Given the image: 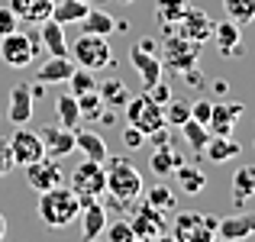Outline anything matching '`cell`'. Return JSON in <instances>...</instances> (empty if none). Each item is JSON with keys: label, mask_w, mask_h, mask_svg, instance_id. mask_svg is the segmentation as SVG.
Segmentation results:
<instances>
[{"label": "cell", "mask_w": 255, "mask_h": 242, "mask_svg": "<svg viewBox=\"0 0 255 242\" xmlns=\"http://www.w3.org/2000/svg\"><path fill=\"white\" fill-rule=\"evenodd\" d=\"M223 10H226V19L246 26L255 19V0H223Z\"/></svg>", "instance_id": "cell-32"}, {"label": "cell", "mask_w": 255, "mask_h": 242, "mask_svg": "<svg viewBox=\"0 0 255 242\" xmlns=\"http://www.w3.org/2000/svg\"><path fill=\"white\" fill-rule=\"evenodd\" d=\"M23 168H26V184H29L36 194L62 184V168H58V161L52 155H42V158L29 161V165H23Z\"/></svg>", "instance_id": "cell-10"}, {"label": "cell", "mask_w": 255, "mask_h": 242, "mask_svg": "<svg viewBox=\"0 0 255 242\" xmlns=\"http://www.w3.org/2000/svg\"><path fill=\"white\" fill-rule=\"evenodd\" d=\"M204 155L210 161H230L239 155V145L230 136H210V142L204 145Z\"/></svg>", "instance_id": "cell-30"}, {"label": "cell", "mask_w": 255, "mask_h": 242, "mask_svg": "<svg viewBox=\"0 0 255 242\" xmlns=\"http://www.w3.org/2000/svg\"><path fill=\"white\" fill-rule=\"evenodd\" d=\"M181 132H184V139H187V145H191L194 152H204V145L210 142V129H207L204 123H197V120H187V123H181Z\"/></svg>", "instance_id": "cell-34"}, {"label": "cell", "mask_w": 255, "mask_h": 242, "mask_svg": "<svg viewBox=\"0 0 255 242\" xmlns=\"http://www.w3.org/2000/svg\"><path fill=\"white\" fill-rule=\"evenodd\" d=\"M39 139H42L45 145V155L52 158H65L75 152V129H68V126L55 123V126H42L39 129Z\"/></svg>", "instance_id": "cell-12"}, {"label": "cell", "mask_w": 255, "mask_h": 242, "mask_svg": "<svg viewBox=\"0 0 255 242\" xmlns=\"http://www.w3.org/2000/svg\"><path fill=\"white\" fill-rule=\"evenodd\" d=\"M91 242H97V239H91Z\"/></svg>", "instance_id": "cell-50"}, {"label": "cell", "mask_w": 255, "mask_h": 242, "mask_svg": "<svg viewBox=\"0 0 255 242\" xmlns=\"http://www.w3.org/2000/svg\"><path fill=\"white\" fill-rule=\"evenodd\" d=\"M129 62H132V68L139 71V78H142V91H145V87H152L155 81L165 78L162 58L155 55V39L132 42V45H129Z\"/></svg>", "instance_id": "cell-8"}, {"label": "cell", "mask_w": 255, "mask_h": 242, "mask_svg": "<svg viewBox=\"0 0 255 242\" xmlns=\"http://www.w3.org/2000/svg\"><path fill=\"white\" fill-rule=\"evenodd\" d=\"M104 165H107L104 171H107V191H110V197H117L120 204H132V200L142 197L145 184H142V174H139V168L132 161L107 155Z\"/></svg>", "instance_id": "cell-2"}, {"label": "cell", "mask_w": 255, "mask_h": 242, "mask_svg": "<svg viewBox=\"0 0 255 242\" xmlns=\"http://www.w3.org/2000/svg\"><path fill=\"white\" fill-rule=\"evenodd\" d=\"M97 94L104 100V107H126L129 104V87L123 84L120 78H107V81H97Z\"/></svg>", "instance_id": "cell-24"}, {"label": "cell", "mask_w": 255, "mask_h": 242, "mask_svg": "<svg viewBox=\"0 0 255 242\" xmlns=\"http://www.w3.org/2000/svg\"><path fill=\"white\" fill-rule=\"evenodd\" d=\"M210 39H217V49L223 52V55H230V58L243 55V32H239V23H233V19L213 23Z\"/></svg>", "instance_id": "cell-18"}, {"label": "cell", "mask_w": 255, "mask_h": 242, "mask_svg": "<svg viewBox=\"0 0 255 242\" xmlns=\"http://www.w3.org/2000/svg\"><path fill=\"white\" fill-rule=\"evenodd\" d=\"M19 26V16L10 10V6H0V36H10V32H16Z\"/></svg>", "instance_id": "cell-42"}, {"label": "cell", "mask_w": 255, "mask_h": 242, "mask_svg": "<svg viewBox=\"0 0 255 242\" xmlns=\"http://www.w3.org/2000/svg\"><path fill=\"white\" fill-rule=\"evenodd\" d=\"M104 236H107V242H132V239H136V233H132L129 220H113V223L107 220Z\"/></svg>", "instance_id": "cell-39"}, {"label": "cell", "mask_w": 255, "mask_h": 242, "mask_svg": "<svg viewBox=\"0 0 255 242\" xmlns=\"http://www.w3.org/2000/svg\"><path fill=\"white\" fill-rule=\"evenodd\" d=\"M187 120H191V100H174L171 97L165 104V123L181 129V123H187Z\"/></svg>", "instance_id": "cell-37"}, {"label": "cell", "mask_w": 255, "mask_h": 242, "mask_svg": "<svg viewBox=\"0 0 255 242\" xmlns=\"http://www.w3.org/2000/svg\"><path fill=\"white\" fill-rule=\"evenodd\" d=\"M117 29V19L110 16L107 10H87L81 16V32H91V36H110V32Z\"/></svg>", "instance_id": "cell-27"}, {"label": "cell", "mask_w": 255, "mask_h": 242, "mask_svg": "<svg viewBox=\"0 0 255 242\" xmlns=\"http://www.w3.org/2000/svg\"><path fill=\"white\" fill-rule=\"evenodd\" d=\"M249 197H255V165H243L233 174V200L243 207Z\"/></svg>", "instance_id": "cell-28"}, {"label": "cell", "mask_w": 255, "mask_h": 242, "mask_svg": "<svg viewBox=\"0 0 255 242\" xmlns=\"http://www.w3.org/2000/svg\"><path fill=\"white\" fill-rule=\"evenodd\" d=\"M91 10V3L87 0H55L52 3V19L55 23H62V26H68V23H81V16Z\"/></svg>", "instance_id": "cell-25"}, {"label": "cell", "mask_w": 255, "mask_h": 242, "mask_svg": "<svg viewBox=\"0 0 255 242\" xmlns=\"http://www.w3.org/2000/svg\"><path fill=\"white\" fill-rule=\"evenodd\" d=\"M210 110H213V100H194L191 104V117L204 126H207V120H210Z\"/></svg>", "instance_id": "cell-44"}, {"label": "cell", "mask_w": 255, "mask_h": 242, "mask_svg": "<svg viewBox=\"0 0 255 242\" xmlns=\"http://www.w3.org/2000/svg\"><path fill=\"white\" fill-rule=\"evenodd\" d=\"M187 10V0H155V16L162 26H174Z\"/></svg>", "instance_id": "cell-33"}, {"label": "cell", "mask_w": 255, "mask_h": 242, "mask_svg": "<svg viewBox=\"0 0 255 242\" xmlns=\"http://www.w3.org/2000/svg\"><path fill=\"white\" fill-rule=\"evenodd\" d=\"M239 117H243V104H213L207 129H210V136H230Z\"/></svg>", "instance_id": "cell-17"}, {"label": "cell", "mask_w": 255, "mask_h": 242, "mask_svg": "<svg viewBox=\"0 0 255 242\" xmlns=\"http://www.w3.org/2000/svg\"><path fill=\"white\" fill-rule=\"evenodd\" d=\"M174 200H178V197H174V191H171L168 184H155L149 191V197H145V204H152L155 210L165 213V210H171V207H174Z\"/></svg>", "instance_id": "cell-38"}, {"label": "cell", "mask_w": 255, "mask_h": 242, "mask_svg": "<svg viewBox=\"0 0 255 242\" xmlns=\"http://www.w3.org/2000/svg\"><path fill=\"white\" fill-rule=\"evenodd\" d=\"M78 213H81V197L65 184L49 187V191H42V197H39V220H42L49 230H65V226H71L78 220Z\"/></svg>", "instance_id": "cell-1"}, {"label": "cell", "mask_w": 255, "mask_h": 242, "mask_svg": "<svg viewBox=\"0 0 255 242\" xmlns=\"http://www.w3.org/2000/svg\"><path fill=\"white\" fill-rule=\"evenodd\" d=\"M75 71V62L68 55H49V62L36 71V81L39 84H65Z\"/></svg>", "instance_id": "cell-20"}, {"label": "cell", "mask_w": 255, "mask_h": 242, "mask_svg": "<svg viewBox=\"0 0 255 242\" xmlns=\"http://www.w3.org/2000/svg\"><path fill=\"white\" fill-rule=\"evenodd\" d=\"M78 110H81V120H100L104 117V100H100L97 91L78 94Z\"/></svg>", "instance_id": "cell-36"}, {"label": "cell", "mask_w": 255, "mask_h": 242, "mask_svg": "<svg viewBox=\"0 0 255 242\" xmlns=\"http://www.w3.org/2000/svg\"><path fill=\"white\" fill-rule=\"evenodd\" d=\"M71 191L78 194L81 200H94L107 191V171H104V161H91L84 158L81 165L71 171Z\"/></svg>", "instance_id": "cell-7"}, {"label": "cell", "mask_w": 255, "mask_h": 242, "mask_svg": "<svg viewBox=\"0 0 255 242\" xmlns=\"http://www.w3.org/2000/svg\"><path fill=\"white\" fill-rule=\"evenodd\" d=\"M120 3H132V0H120Z\"/></svg>", "instance_id": "cell-48"}, {"label": "cell", "mask_w": 255, "mask_h": 242, "mask_svg": "<svg viewBox=\"0 0 255 242\" xmlns=\"http://www.w3.org/2000/svg\"><path fill=\"white\" fill-rule=\"evenodd\" d=\"M39 42L49 49V55H68V39H65V26L55 19H42L39 23Z\"/></svg>", "instance_id": "cell-21"}, {"label": "cell", "mask_w": 255, "mask_h": 242, "mask_svg": "<svg viewBox=\"0 0 255 242\" xmlns=\"http://www.w3.org/2000/svg\"><path fill=\"white\" fill-rule=\"evenodd\" d=\"M36 39L26 36V32H10V36H0V58H3L10 68H26L36 58Z\"/></svg>", "instance_id": "cell-9"}, {"label": "cell", "mask_w": 255, "mask_h": 242, "mask_svg": "<svg viewBox=\"0 0 255 242\" xmlns=\"http://www.w3.org/2000/svg\"><path fill=\"white\" fill-rule=\"evenodd\" d=\"M75 149L84 152V158H91V161H107V155H110L104 136H97V132H91V129H78L75 132Z\"/></svg>", "instance_id": "cell-23"}, {"label": "cell", "mask_w": 255, "mask_h": 242, "mask_svg": "<svg viewBox=\"0 0 255 242\" xmlns=\"http://www.w3.org/2000/svg\"><path fill=\"white\" fill-rule=\"evenodd\" d=\"M55 117H58L62 126L78 129V123H81V110H78V97H75V94H58V97H55Z\"/></svg>", "instance_id": "cell-29"}, {"label": "cell", "mask_w": 255, "mask_h": 242, "mask_svg": "<svg viewBox=\"0 0 255 242\" xmlns=\"http://www.w3.org/2000/svg\"><path fill=\"white\" fill-rule=\"evenodd\" d=\"M149 242H178V239H174V236H165V233H158V236H152Z\"/></svg>", "instance_id": "cell-45"}, {"label": "cell", "mask_w": 255, "mask_h": 242, "mask_svg": "<svg viewBox=\"0 0 255 242\" xmlns=\"http://www.w3.org/2000/svg\"><path fill=\"white\" fill-rule=\"evenodd\" d=\"M68 52H71V58H75V65L91 68V71L110 68V62H113V52H110L107 36H91V32H81V36L68 45Z\"/></svg>", "instance_id": "cell-4"}, {"label": "cell", "mask_w": 255, "mask_h": 242, "mask_svg": "<svg viewBox=\"0 0 255 242\" xmlns=\"http://www.w3.org/2000/svg\"><path fill=\"white\" fill-rule=\"evenodd\" d=\"M52 3H55V0H10L6 6H10L19 19H26V23H42V19L52 16Z\"/></svg>", "instance_id": "cell-22"}, {"label": "cell", "mask_w": 255, "mask_h": 242, "mask_svg": "<svg viewBox=\"0 0 255 242\" xmlns=\"http://www.w3.org/2000/svg\"><path fill=\"white\" fill-rule=\"evenodd\" d=\"M217 217H207V213H178L171 226V236L178 242H210L217 236Z\"/></svg>", "instance_id": "cell-6"}, {"label": "cell", "mask_w": 255, "mask_h": 242, "mask_svg": "<svg viewBox=\"0 0 255 242\" xmlns=\"http://www.w3.org/2000/svg\"><path fill=\"white\" fill-rule=\"evenodd\" d=\"M174 26H178L181 36L194 39V42H207V39H210V32H213V19L207 16V13L200 10V6H191V3H187L184 16H181Z\"/></svg>", "instance_id": "cell-13"}, {"label": "cell", "mask_w": 255, "mask_h": 242, "mask_svg": "<svg viewBox=\"0 0 255 242\" xmlns=\"http://www.w3.org/2000/svg\"><path fill=\"white\" fill-rule=\"evenodd\" d=\"M200 49H204V42H194V39L181 36L178 29L168 32L162 42V52H158V58H162V68L165 71H178V75H184V71H194L200 62Z\"/></svg>", "instance_id": "cell-3"}, {"label": "cell", "mask_w": 255, "mask_h": 242, "mask_svg": "<svg viewBox=\"0 0 255 242\" xmlns=\"http://www.w3.org/2000/svg\"><path fill=\"white\" fill-rule=\"evenodd\" d=\"M123 110H126L129 126H136V129L145 132V136H152V132L162 129V126H168V123H165V107H158L145 91L136 94V97H129V104H126Z\"/></svg>", "instance_id": "cell-5"}, {"label": "cell", "mask_w": 255, "mask_h": 242, "mask_svg": "<svg viewBox=\"0 0 255 242\" xmlns=\"http://www.w3.org/2000/svg\"><path fill=\"white\" fill-rule=\"evenodd\" d=\"M13 168H16V161H13V152H10V139L0 136V178H6Z\"/></svg>", "instance_id": "cell-40"}, {"label": "cell", "mask_w": 255, "mask_h": 242, "mask_svg": "<svg viewBox=\"0 0 255 242\" xmlns=\"http://www.w3.org/2000/svg\"><path fill=\"white\" fill-rule=\"evenodd\" d=\"M181 161H184V158H181L178 152H174L171 145H168V149H155V152H152V158H149V168L158 174V178H165V174H171L174 168L181 165Z\"/></svg>", "instance_id": "cell-31"}, {"label": "cell", "mask_w": 255, "mask_h": 242, "mask_svg": "<svg viewBox=\"0 0 255 242\" xmlns=\"http://www.w3.org/2000/svg\"><path fill=\"white\" fill-rule=\"evenodd\" d=\"M6 120L13 126H26L32 120V91L29 84H16L10 91V104H6Z\"/></svg>", "instance_id": "cell-16"}, {"label": "cell", "mask_w": 255, "mask_h": 242, "mask_svg": "<svg viewBox=\"0 0 255 242\" xmlns=\"http://www.w3.org/2000/svg\"><path fill=\"white\" fill-rule=\"evenodd\" d=\"M87 3H94V0H87Z\"/></svg>", "instance_id": "cell-49"}, {"label": "cell", "mask_w": 255, "mask_h": 242, "mask_svg": "<svg viewBox=\"0 0 255 242\" xmlns=\"http://www.w3.org/2000/svg\"><path fill=\"white\" fill-rule=\"evenodd\" d=\"M210 242H223V239H220V236H213V239H210Z\"/></svg>", "instance_id": "cell-47"}, {"label": "cell", "mask_w": 255, "mask_h": 242, "mask_svg": "<svg viewBox=\"0 0 255 242\" xmlns=\"http://www.w3.org/2000/svg\"><path fill=\"white\" fill-rule=\"evenodd\" d=\"M129 226H132L136 236L152 239V236H158V233H165V217H162V210H155L152 204H139V213L129 220Z\"/></svg>", "instance_id": "cell-19"}, {"label": "cell", "mask_w": 255, "mask_h": 242, "mask_svg": "<svg viewBox=\"0 0 255 242\" xmlns=\"http://www.w3.org/2000/svg\"><path fill=\"white\" fill-rule=\"evenodd\" d=\"M171 174L178 178V187H181L184 194H191V197H194V194H200V191L207 187V174L200 171V168H194V165H184V161H181V165L174 168Z\"/></svg>", "instance_id": "cell-26"}, {"label": "cell", "mask_w": 255, "mask_h": 242, "mask_svg": "<svg viewBox=\"0 0 255 242\" xmlns=\"http://www.w3.org/2000/svg\"><path fill=\"white\" fill-rule=\"evenodd\" d=\"M3 236H6V217L0 213V242H3Z\"/></svg>", "instance_id": "cell-46"}, {"label": "cell", "mask_w": 255, "mask_h": 242, "mask_svg": "<svg viewBox=\"0 0 255 242\" xmlns=\"http://www.w3.org/2000/svg\"><path fill=\"white\" fill-rule=\"evenodd\" d=\"M123 145H126L129 152L142 149V145H145V132H139L136 126H126V129H123Z\"/></svg>", "instance_id": "cell-43"}, {"label": "cell", "mask_w": 255, "mask_h": 242, "mask_svg": "<svg viewBox=\"0 0 255 242\" xmlns=\"http://www.w3.org/2000/svg\"><path fill=\"white\" fill-rule=\"evenodd\" d=\"M145 94H149V97L155 100L158 107H165V104H168V100H171V87L165 84V78H162V81H155V84H152V87H145Z\"/></svg>", "instance_id": "cell-41"}, {"label": "cell", "mask_w": 255, "mask_h": 242, "mask_svg": "<svg viewBox=\"0 0 255 242\" xmlns=\"http://www.w3.org/2000/svg\"><path fill=\"white\" fill-rule=\"evenodd\" d=\"M217 236L223 242H243L255 236V213H233L217 223Z\"/></svg>", "instance_id": "cell-15"}, {"label": "cell", "mask_w": 255, "mask_h": 242, "mask_svg": "<svg viewBox=\"0 0 255 242\" xmlns=\"http://www.w3.org/2000/svg\"><path fill=\"white\" fill-rule=\"evenodd\" d=\"M68 87H71V94H87V91H97V75H94L91 68H81V65H75V71H71V78H68Z\"/></svg>", "instance_id": "cell-35"}, {"label": "cell", "mask_w": 255, "mask_h": 242, "mask_svg": "<svg viewBox=\"0 0 255 242\" xmlns=\"http://www.w3.org/2000/svg\"><path fill=\"white\" fill-rule=\"evenodd\" d=\"M10 152H13V161H16V165H29V161L45 155V145H42V139H39V132L26 129V126H16V132L10 136Z\"/></svg>", "instance_id": "cell-11"}, {"label": "cell", "mask_w": 255, "mask_h": 242, "mask_svg": "<svg viewBox=\"0 0 255 242\" xmlns=\"http://www.w3.org/2000/svg\"><path fill=\"white\" fill-rule=\"evenodd\" d=\"M78 220H81L84 242L104 236V230H107V210H104V204H97V197H94V200H81V213H78Z\"/></svg>", "instance_id": "cell-14"}]
</instances>
